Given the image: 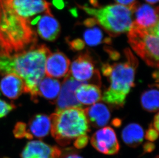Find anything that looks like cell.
<instances>
[{
    "instance_id": "1",
    "label": "cell",
    "mask_w": 159,
    "mask_h": 158,
    "mask_svg": "<svg viewBox=\"0 0 159 158\" xmlns=\"http://www.w3.org/2000/svg\"><path fill=\"white\" fill-rule=\"evenodd\" d=\"M51 51L46 45H35L13 55H0V76L14 73L22 79L24 93L38 100V86L45 76V64Z\"/></svg>"
},
{
    "instance_id": "2",
    "label": "cell",
    "mask_w": 159,
    "mask_h": 158,
    "mask_svg": "<svg viewBox=\"0 0 159 158\" xmlns=\"http://www.w3.org/2000/svg\"><path fill=\"white\" fill-rule=\"evenodd\" d=\"M125 60L123 62L102 65L103 75L108 78L110 86L102 98L108 104L121 108L125 103L126 96L134 87L135 71L138 60L128 48L124 51Z\"/></svg>"
},
{
    "instance_id": "3",
    "label": "cell",
    "mask_w": 159,
    "mask_h": 158,
    "mask_svg": "<svg viewBox=\"0 0 159 158\" xmlns=\"http://www.w3.org/2000/svg\"><path fill=\"white\" fill-rule=\"evenodd\" d=\"M0 34L12 52H21L37 43L30 21L17 15L4 0H0Z\"/></svg>"
},
{
    "instance_id": "4",
    "label": "cell",
    "mask_w": 159,
    "mask_h": 158,
    "mask_svg": "<svg viewBox=\"0 0 159 158\" xmlns=\"http://www.w3.org/2000/svg\"><path fill=\"white\" fill-rule=\"evenodd\" d=\"M50 118V131L61 146L70 144L72 140L90 131L86 113L81 108L73 107L56 111Z\"/></svg>"
},
{
    "instance_id": "5",
    "label": "cell",
    "mask_w": 159,
    "mask_h": 158,
    "mask_svg": "<svg viewBox=\"0 0 159 158\" xmlns=\"http://www.w3.org/2000/svg\"><path fill=\"white\" fill-rule=\"evenodd\" d=\"M78 7L93 16L98 24L113 37L128 32L133 22V13L128 6L113 4L98 9L86 5Z\"/></svg>"
},
{
    "instance_id": "6",
    "label": "cell",
    "mask_w": 159,
    "mask_h": 158,
    "mask_svg": "<svg viewBox=\"0 0 159 158\" xmlns=\"http://www.w3.org/2000/svg\"><path fill=\"white\" fill-rule=\"evenodd\" d=\"M159 24L146 29L133 22L128 31L129 44L135 53L150 67H159Z\"/></svg>"
},
{
    "instance_id": "7",
    "label": "cell",
    "mask_w": 159,
    "mask_h": 158,
    "mask_svg": "<svg viewBox=\"0 0 159 158\" xmlns=\"http://www.w3.org/2000/svg\"><path fill=\"white\" fill-rule=\"evenodd\" d=\"M70 76L76 80L87 83L92 81L98 87L101 86V77L98 70L95 69L93 59L87 53L80 54L74 60L71 65Z\"/></svg>"
},
{
    "instance_id": "8",
    "label": "cell",
    "mask_w": 159,
    "mask_h": 158,
    "mask_svg": "<svg viewBox=\"0 0 159 158\" xmlns=\"http://www.w3.org/2000/svg\"><path fill=\"white\" fill-rule=\"evenodd\" d=\"M91 143L96 151L107 155L117 154L120 149L116 133L110 127H105L96 131L92 136Z\"/></svg>"
},
{
    "instance_id": "9",
    "label": "cell",
    "mask_w": 159,
    "mask_h": 158,
    "mask_svg": "<svg viewBox=\"0 0 159 158\" xmlns=\"http://www.w3.org/2000/svg\"><path fill=\"white\" fill-rule=\"evenodd\" d=\"M14 12L21 18L29 20L37 14L52 15L51 3L45 0H4Z\"/></svg>"
},
{
    "instance_id": "10",
    "label": "cell",
    "mask_w": 159,
    "mask_h": 158,
    "mask_svg": "<svg viewBox=\"0 0 159 158\" xmlns=\"http://www.w3.org/2000/svg\"><path fill=\"white\" fill-rule=\"evenodd\" d=\"M83 83H85L76 80L68 73L65 77L60 93L56 101V112L73 107L81 108V104L75 96V91Z\"/></svg>"
},
{
    "instance_id": "11",
    "label": "cell",
    "mask_w": 159,
    "mask_h": 158,
    "mask_svg": "<svg viewBox=\"0 0 159 158\" xmlns=\"http://www.w3.org/2000/svg\"><path fill=\"white\" fill-rule=\"evenodd\" d=\"M134 14V22L140 27L148 29L159 24V7L148 4H141L138 2L129 7Z\"/></svg>"
},
{
    "instance_id": "12",
    "label": "cell",
    "mask_w": 159,
    "mask_h": 158,
    "mask_svg": "<svg viewBox=\"0 0 159 158\" xmlns=\"http://www.w3.org/2000/svg\"><path fill=\"white\" fill-rule=\"evenodd\" d=\"M62 150L57 146H51L41 141L28 142L21 153L22 158H59Z\"/></svg>"
},
{
    "instance_id": "13",
    "label": "cell",
    "mask_w": 159,
    "mask_h": 158,
    "mask_svg": "<svg viewBox=\"0 0 159 158\" xmlns=\"http://www.w3.org/2000/svg\"><path fill=\"white\" fill-rule=\"evenodd\" d=\"M70 61L62 52L50 53L45 64V74L53 78L66 76L70 70Z\"/></svg>"
},
{
    "instance_id": "14",
    "label": "cell",
    "mask_w": 159,
    "mask_h": 158,
    "mask_svg": "<svg viewBox=\"0 0 159 158\" xmlns=\"http://www.w3.org/2000/svg\"><path fill=\"white\" fill-rule=\"evenodd\" d=\"M37 33L42 39L48 41H54L60 33V25L53 15L45 14L38 21Z\"/></svg>"
},
{
    "instance_id": "15",
    "label": "cell",
    "mask_w": 159,
    "mask_h": 158,
    "mask_svg": "<svg viewBox=\"0 0 159 158\" xmlns=\"http://www.w3.org/2000/svg\"><path fill=\"white\" fill-rule=\"evenodd\" d=\"M0 90L5 97L16 100L24 93V83L15 74L6 75L1 81Z\"/></svg>"
},
{
    "instance_id": "16",
    "label": "cell",
    "mask_w": 159,
    "mask_h": 158,
    "mask_svg": "<svg viewBox=\"0 0 159 158\" xmlns=\"http://www.w3.org/2000/svg\"><path fill=\"white\" fill-rule=\"evenodd\" d=\"M89 124L95 128H101L108 124L110 112L103 103H96L84 109Z\"/></svg>"
},
{
    "instance_id": "17",
    "label": "cell",
    "mask_w": 159,
    "mask_h": 158,
    "mask_svg": "<svg viewBox=\"0 0 159 158\" xmlns=\"http://www.w3.org/2000/svg\"><path fill=\"white\" fill-rule=\"evenodd\" d=\"M51 126L50 116L43 114L35 115L26 124L30 139L34 137L39 139L45 137L50 133Z\"/></svg>"
},
{
    "instance_id": "18",
    "label": "cell",
    "mask_w": 159,
    "mask_h": 158,
    "mask_svg": "<svg viewBox=\"0 0 159 158\" xmlns=\"http://www.w3.org/2000/svg\"><path fill=\"white\" fill-rule=\"evenodd\" d=\"M75 96L80 104H94L102 99V94L99 87L95 84L83 83L77 88Z\"/></svg>"
},
{
    "instance_id": "19",
    "label": "cell",
    "mask_w": 159,
    "mask_h": 158,
    "mask_svg": "<svg viewBox=\"0 0 159 158\" xmlns=\"http://www.w3.org/2000/svg\"><path fill=\"white\" fill-rule=\"evenodd\" d=\"M61 90V84L57 80L49 77H44L38 86V96L55 103Z\"/></svg>"
},
{
    "instance_id": "20",
    "label": "cell",
    "mask_w": 159,
    "mask_h": 158,
    "mask_svg": "<svg viewBox=\"0 0 159 158\" xmlns=\"http://www.w3.org/2000/svg\"><path fill=\"white\" fill-rule=\"evenodd\" d=\"M144 137V130L139 124L136 123L128 124L122 131L123 142L131 147H137L141 144Z\"/></svg>"
},
{
    "instance_id": "21",
    "label": "cell",
    "mask_w": 159,
    "mask_h": 158,
    "mask_svg": "<svg viewBox=\"0 0 159 158\" xmlns=\"http://www.w3.org/2000/svg\"><path fill=\"white\" fill-rule=\"evenodd\" d=\"M142 107L149 112H156L159 109V91L152 88L143 93L141 98Z\"/></svg>"
},
{
    "instance_id": "22",
    "label": "cell",
    "mask_w": 159,
    "mask_h": 158,
    "mask_svg": "<svg viewBox=\"0 0 159 158\" xmlns=\"http://www.w3.org/2000/svg\"><path fill=\"white\" fill-rule=\"evenodd\" d=\"M84 33V43L90 46H95L99 44L104 42L106 43H111V39L110 37L104 38L102 31L98 28L94 26L89 27Z\"/></svg>"
},
{
    "instance_id": "23",
    "label": "cell",
    "mask_w": 159,
    "mask_h": 158,
    "mask_svg": "<svg viewBox=\"0 0 159 158\" xmlns=\"http://www.w3.org/2000/svg\"><path fill=\"white\" fill-rule=\"evenodd\" d=\"M14 135L16 138L21 139L26 138L30 139L29 134L27 133L26 124L23 122L17 123L14 130Z\"/></svg>"
},
{
    "instance_id": "24",
    "label": "cell",
    "mask_w": 159,
    "mask_h": 158,
    "mask_svg": "<svg viewBox=\"0 0 159 158\" xmlns=\"http://www.w3.org/2000/svg\"><path fill=\"white\" fill-rule=\"evenodd\" d=\"M16 106L12 104H9L0 99V118H3L15 109Z\"/></svg>"
},
{
    "instance_id": "25",
    "label": "cell",
    "mask_w": 159,
    "mask_h": 158,
    "mask_svg": "<svg viewBox=\"0 0 159 158\" xmlns=\"http://www.w3.org/2000/svg\"><path fill=\"white\" fill-rule=\"evenodd\" d=\"M68 42L70 47L73 50H81L85 46V43L84 41L80 38L75 39L72 41L68 40Z\"/></svg>"
},
{
    "instance_id": "26",
    "label": "cell",
    "mask_w": 159,
    "mask_h": 158,
    "mask_svg": "<svg viewBox=\"0 0 159 158\" xmlns=\"http://www.w3.org/2000/svg\"><path fill=\"white\" fill-rule=\"evenodd\" d=\"M89 142V137L87 134L80 136L75 139L74 142V146L77 149H83L87 145Z\"/></svg>"
},
{
    "instance_id": "27",
    "label": "cell",
    "mask_w": 159,
    "mask_h": 158,
    "mask_svg": "<svg viewBox=\"0 0 159 158\" xmlns=\"http://www.w3.org/2000/svg\"><path fill=\"white\" fill-rule=\"evenodd\" d=\"M159 136V131H157L153 128L152 124H150L148 129L145 134V137L149 142H153L158 139Z\"/></svg>"
},
{
    "instance_id": "28",
    "label": "cell",
    "mask_w": 159,
    "mask_h": 158,
    "mask_svg": "<svg viewBox=\"0 0 159 158\" xmlns=\"http://www.w3.org/2000/svg\"><path fill=\"white\" fill-rule=\"evenodd\" d=\"M12 53V51L8 46L0 34V55L9 56L11 55Z\"/></svg>"
},
{
    "instance_id": "29",
    "label": "cell",
    "mask_w": 159,
    "mask_h": 158,
    "mask_svg": "<svg viewBox=\"0 0 159 158\" xmlns=\"http://www.w3.org/2000/svg\"><path fill=\"white\" fill-rule=\"evenodd\" d=\"M59 158H83L78 153L75 151L73 148L69 149L64 151H62V154Z\"/></svg>"
},
{
    "instance_id": "30",
    "label": "cell",
    "mask_w": 159,
    "mask_h": 158,
    "mask_svg": "<svg viewBox=\"0 0 159 158\" xmlns=\"http://www.w3.org/2000/svg\"><path fill=\"white\" fill-rule=\"evenodd\" d=\"M156 146L152 142H146L143 145V152L144 154L150 153L155 150Z\"/></svg>"
},
{
    "instance_id": "31",
    "label": "cell",
    "mask_w": 159,
    "mask_h": 158,
    "mask_svg": "<svg viewBox=\"0 0 159 158\" xmlns=\"http://www.w3.org/2000/svg\"><path fill=\"white\" fill-rule=\"evenodd\" d=\"M84 26L87 27H93L94 26L96 25L97 23V21L94 18H88L86 19L84 22Z\"/></svg>"
},
{
    "instance_id": "32",
    "label": "cell",
    "mask_w": 159,
    "mask_h": 158,
    "mask_svg": "<svg viewBox=\"0 0 159 158\" xmlns=\"http://www.w3.org/2000/svg\"><path fill=\"white\" fill-rule=\"evenodd\" d=\"M116 3L124 6L129 7L132 5L136 1L135 0H114Z\"/></svg>"
},
{
    "instance_id": "33",
    "label": "cell",
    "mask_w": 159,
    "mask_h": 158,
    "mask_svg": "<svg viewBox=\"0 0 159 158\" xmlns=\"http://www.w3.org/2000/svg\"><path fill=\"white\" fill-rule=\"evenodd\" d=\"M53 4L58 9H63L65 7L63 0H53Z\"/></svg>"
},
{
    "instance_id": "34",
    "label": "cell",
    "mask_w": 159,
    "mask_h": 158,
    "mask_svg": "<svg viewBox=\"0 0 159 158\" xmlns=\"http://www.w3.org/2000/svg\"><path fill=\"white\" fill-rule=\"evenodd\" d=\"M159 113H157L153 119V122L152 123V125L153 128L156 129L157 131H159Z\"/></svg>"
},
{
    "instance_id": "35",
    "label": "cell",
    "mask_w": 159,
    "mask_h": 158,
    "mask_svg": "<svg viewBox=\"0 0 159 158\" xmlns=\"http://www.w3.org/2000/svg\"><path fill=\"white\" fill-rule=\"evenodd\" d=\"M90 3L95 7H99L98 0H90Z\"/></svg>"
},
{
    "instance_id": "36",
    "label": "cell",
    "mask_w": 159,
    "mask_h": 158,
    "mask_svg": "<svg viewBox=\"0 0 159 158\" xmlns=\"http://www.w3.org/2000/svg\"><path fill=\"white\" fill-rule=\"evenodd\" d=\"M70 12H71V14H72V15H73L74 16H75V17H76L78 15H77V11L76 8L71 9L70 10Z\"/></svg>"
},
{
    "instance_id": "37",
    "label": "cell",
    "mask_w": 159,
    "mask_h": 158,
    "mask_svg": "<svg viewBox=\"0 0 159 158\" xmlns=\"http://www.w3.org/2000/svg\"><path fill=\"white\" fill-rule=\"evenodd\" d=\"M148 3H150L151 4H155L158 3L159 0H145Z\"/></svg>"
},
{
    "instance_id": "38",
    "label": "cell",
    "mask_w": 159,
    "mask_h": 158,
    "mask_svg": "<svg viewBox=\"0 0 159 158\" xmlns=\"http://www.w3.org/2000/svg\"><path fill=\"white\" fill-rule=\"evenodd\" d=\"M155 158H159V156H157L156 157H155Z\"/></svg>"
},
{
    "instance_id": "39",
    "label": "cell",
    "mask_w": 159,
    "mask_h": 158,
    "mask_svg": "<svg viewBox=\"0 0 159 158\" xmlns=\"http://www.w3.org/2000/svg\"></svg>"
}]
</instances>
